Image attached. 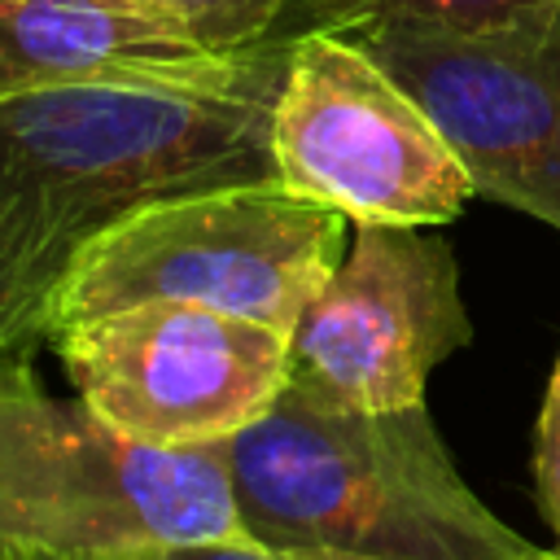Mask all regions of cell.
Listing matches in <instances>:
<instances>
[{"label":"cell","mask_w":560,"mask_h":560,"mask_svg":"<svg viewBox=\"0 0 560 560\" xmlns=\"http://www.w3.org/2000/svg\"><path fill=\"white\" fill-rule=\"evenodd\" d=\"M284 560H368V556H346V551H324V547H302V551H276Z\"/></svg>","instance_id":"obj_14"},{"label":"cell","mask_w":560,"mask_h":560,"mask_svg":"<svg viewBox=\"0 0 560 560\" xmlns=\"http://www.w3.org/2000/svg\"><path fill=\"white\" fill-rule=\"evenodd\" d=\"M542 0H293L276 22L271 39H293L306 31L359 35L381 22H438V26H477Z\"/></svg>","instance_id":"obj_10"},{"label":"cell","mask_w":560,"mask_h":560,"mask_svg":"<svg viewBox=\"0 0 560 560\" xmlns=\"http://www.w3.org/2000/svg\"><path fill=\"white\" fill-rule=\"evenodd\" d=\"M472 341L459 267L442 236L354 223L328 280L289 328V394L324 411L424 402L442 359Z\"/></svg>","instance_id":"obj_8"},{"label":"cell","mask_w":560,"mask_h":560,"mask_svg":"<svg viewBox=\"0 0 560 560\" xmlns=\"http://www.w3.org/2000/svg\"><path fill=\"white\" fill-rule=\"evenodd\" d=\"M547 560H560V542H556V547H551V556H547Z\"/></svg>","instance_id":"obj_15"},{"label":"cell","mask_w":560,"mask_h":560,"mask_svg":"<svg viewBox=\"0 0 560 560\" xmlns=\"http://www.w3.org/2000/svg\"><path fill=\"white\" fill-rule=\"evenodd\" d=\"M127 4L171 22L201 52L232 57L267 44L293 0H127Z\"/></svg>","instance_id":"obj_11"},{"label":"cell","mask_w":560,"mask_h":560,"mask_svg":"<svg viewBox=\"0 0 560 560\" xmlns=\"http://www.w3.org/2000/svg\"><path fill=\"white\" fill-rule=\"evenodd\" d=\"M350 39L429 114L472 197L560 232V0L477 26L381 22Z\"/></svg>","instance_id":"obj_5"},{"label":"cell","mask_w":560,"mask_h":560,"mask_svg":"<svg viewBox=\"0 0 560 560\" xmlns=\"http://www.w3.org/2000/svg\"><path fill=\"white\" fill-rule=\"evenodd\" d=\"M284 70L289 39H267L0 101V363H26L48 341V302L74 254L131 210L276 179Z\"/></svg>","instance_id":"obj_1"},{"label":"cell","mask_w":560,"mask_h":560,"mask_svg":"<svg viewBox=\"0 0 560 560\" xmlns=\"http://www.w3.org/2000/svg\"><path fill=\"white\" fill-rule=\"evenodd\" d=\"M236 512L262 551L368 560H547L459 477L424 402L324 411L289 389L223 442Z\"/></svg>","instance_id":"obj_2"},{"label":"cell","mask_w":560,"mask_h":560,"mask_svg":"<svg viewBox=\"0 0 560 560\" xmlns=\"http://www.w3.org/2000/svg\"><path fill=\"white\" fill-rule=\"evenodd\" d=\"M79 398L149 446H223L289 385V332L197 302H136L48 337Z\"/></svg>","instance_id":"obj_7"},{"label":"cell","mask_w":560,"mask_h":560,"mask_svg":"<svg viewBox=\"0 0 560 560\" xmlns=\"http://www.w3.org/2000/svg\"><path fill=\"white\" fill-rule=\"evenodd\" d=\"M118 560H284V556L262 551L258 542H197V547H171V551H144Z\"/></svg>","instance_id":"obj_13"},{"label":"cell","mask_w":560,"mask_h":560,"mask_svg":"<svg viewBox=\"0 0 560 560\" xmlns=\"http://www.w3.org/2000/svg\"><path fill=\"white\" fill-rule=\"evenodd\" d=\"M201 57L210 52L127 0H0V101L70 79Z\"/></svg>","instance_id":"obj_9"},{"label":"cell","mask_w":560,"mask_h":560,"mask_svg":"<svg viewBox=\"0 0 560 560\" xmlns=\"http://www.w3.org/2000/svg\"><path fill=\"white\" fill-rule=\"evenodd\" d=\"M276 179L354 223L442 228L472 184L398 79L350 35L289 39V70L271 114Z\"/></svg>","instance_id":"obj_6"},{"label":"cell","mask_w":560,"mask_h":560,"mask_svg":"<svg viewBox=\"0 0 560 560\" xmlns=\"http://www.w3.org/2000/svg\"><path fill=\"white\" fill-rule=\"evenodd\" d=\"M249 542L223 446H149L83 398H52L31 359L0 363V560H118Z\"/></svg>","instance_id":"obj_3"},{"label":"cell","mask_w":560,"mask_h":560,"mask_svg":"<svg viewBox=\"0 0 560 560\" xmlns=\"http://www.w3.org/2000/svg\"><path fill=\"white\" fill-rule=\"evenodd\" d=\"M529 468H534V494H538L542 521L560 542V354H556V368H551V381L538 407Z\"/></svg>","instance_id":"obj_12"},{"label":"cell","mask_w":560,"mask_h":560,"mask_svg":"<svg viewBox=\"0 0 560 560\" xmlns=\"http://www.w3.org/2000/svg\"><path fill=\"white\" fill-rule=\"evenodd\" d=\"M346 236V214L276 179L149 201L74 254L48 302V337L136 302H197L289 332Z\"/></svg>","instance_id":"obj_4"}]
</instances>
